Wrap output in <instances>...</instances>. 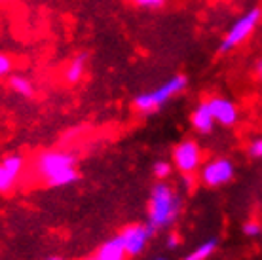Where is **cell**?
Masks as SVG:
<instances>
[{"label":"cell","mask_w":262,"mask_h":260,"mask_svg":"<svg viewBox=\"0 0 262 260\" xmlns=\"http://www.w3.org/2000/svg\"><path fill=\"white\" fill-rule=\"evenodd\" d=\"M181 198L167 182H158L148 202V226L154 232L169 228L181 213Z\"/></svg>","instance_id":"obj_1"},{"label":"cell","mask_w":262,"mask_h":260,"mask_svg":"<svg viewBox=\"0 0 262 260\" xmlns=\"http://www.w3.org/2000/svg\"><path fill=\"white\" fill-rule=\"evenodd\" d=\"M186 90V76L183 74H175L169 80H165L164 84H160L158 88L150 91H144L141 95L135 97L133 104L139 112L143 114H150V112L160 111L164 104H167L173 97H177L179 93H183Z\"/></svg>","instance_id":"obj_2"},{"label":"cell","mask_w":262,"mask_h":260,"mask_svg":"<svg viewBox=\"0 0 262 260\" xmlns=\"http://www.w3.org/2000/svg\"><path fill=\"white\" fill-rule=\"evenodd\" d=\"M260 21H262V8L256 6L247 10L226 31L223 42H221V52H232V50H236L237 46H242L251 34L255 33L256 27L260 25Z\"/></svg>","instance_id":"obj_3"},{"label":"cell","mask_w":262,"mask_h":260,"mask_svg":"<svg viewBox=\"0 0 262 260\" xmlns=\"http://www.w3.org/2000/svg\"><path fill=\"white\" fill-rule=\"evenodd\" d=\"M33 167L36 177L48 182L53 177L61 175L63 171L74 169L76 167V158L72 156L71 152H65V150H46V152L36 156Z\"/></svg>","instance_id":"obj_4"},{"label":"cell","mask_w":262,"mask_h":260,"mask_svg":"<svg viewBox=\"0 0 262 260\" xmlns=\"http://www.w3.org/2000/svg\"><path fill=\"white\" fill-rule=\"evenodd\" d=\"M173 165L184 175H192L202 165V148L196 141L186 139L179 143L173 150Z\"/></svg>","instance_id":"obj_5"},{"label":"cell","mask_w":262,"mask_h":260,"mask_svg":"<svg viewBox=\"0 0 262 260\" xmlns=\"http://www.w3.org/2000/svg\"><path fill=\"white\" fill-rule=\"evenodd\" d=\"M236 175V167H234V162L228 160V158H216V160H211L209 163H205L202 169V182L205 186H211V188H216V186H223V184H228Z\"/></svg>","instance_id":"obj_6"},{"label":"cell","mask_w":262,"mask_h":260,"mask_svg":"<svg viewBox=\"0 0 262 260\" xmlns=\"http://www.w3.org/2000/svg\"><path fill=\"white\" fill-rule=\"evenodd\" d=\"M118 235L124 243L127 256H137L146 249L150 237L154 235V230L148 224H131V226H125Z\"/></svg>","instance_id":"obj_7"},{"label":"cell","mask_w":262,"mask_h":260,"mask_svg":"<svg viewBox=\"0 0 262 260\" xmlns=\"http://www.w3.org/2000/svg\"><path fill=\"white\" fill-rule=\"evenodd\" d=\"M207 106H209L211 114L215 118L216 124L224 125V127H230V125L237 124L239 120V111H237L236 103H232L230 99L226 97H211L205 101Z\"/></svg>","instance_id":"obj_8"},{"label":"cell","mask_w":262,"mask_h":260,"mask_svg":"<svg viewBox=\"0 0 262 260\" xmlns=\"http://www.w3.org/2000/svg\"><path fill=\"white\" fill-rule=\"evenodd\" d=\"M190 122H192V127H194L198 133H203V135L211 133L216 124L215 118H213V114H211V111H209V106H207V103L198 104L196 109H194V112H192Z\"/></svg>","instance_id":"obj_9"},{"label":"cell","mask_w":262,"mask_h":260,"mask_svg":"<svg viewBox=\"0 0 262 260\" xmlns=\"http://www.w3.org/2000/svg\"><path fill=\"white\" fill-rule=\"evenodd\" d=\"M125 256H127V253H125L120 235L105 241L97 251V260H125Z\"/></svg>","instance_id":"obj_10"},{"label":"cell","mask_w":262,"mask_h":260,"mask_svg":"<svg viewBox=\"0 0 262 260\" xmlns=\"http://www.w3.org/2000/svg\"><path fill=\"white\" fill-rule=\"evenodd\" d=\"M85 74V55H78V57H74L65 67V71H63V80H65L67 84H78L80 80L84 78Z\"/></svg>","instance_id":"obj_11"},{"label":"cell","mask_w":262,"mask_h":260,"mask_svg":"<svg viewBox=\"0 0 262 260\" xmlns=\"http://www.w3.org/2000/svg\"><path fill=\"white\" fill-rule=\"evenodd\" d=\"M216 247H219V241H216V237H211V240L203 241L202 245H198L194 251H190V253L186 254L183 260H207V258H211V256L215 254Z\"/></svg>","instance_id":"obj_12"},{"label":"cell","mask_w":262,"mask_h":260,"mask_svg":"<svg viewBox=\"0 0 262 260\" xmlns=\"http://www.w3.org/2000/svg\"><path fill=\"white\" fill-rule=\"evenodd\" d=\"M10 88H12L17 95H23V97H31L34 93L33 82L27 78V76H21V74H15V76L10 78Z\"/></svg>","instance_id":"obj_13"},{"label":"cell","mask_w":262,"mask_h":260,"mask_svg":"<svg viewBox=\"0 0 262 260\" xmlns=\"http://www.w3.org/2000/svg\"><path fill=\"white\" fill-rule=\"evenodd\" d=\"M19 179L21 177H17L15 173H12V171L8 169L6 165L0 163V194H6V192L15 188V184H17Z\"/></svg>","instance_id":"obj_14"},{"label":"cell","mask_w":262,"mask_h":260,"mask_svg":"<svg viewBox=\"0 0 262 260\" xmlns=\"http://www.w3.org/2000/svg\"><path fill=\"white\" fill-rule=\"evenodd\" d=\"M2 165H6L8 169L12 171V173H15L17 177L23 175V171H25L27 167V162H25V158L19 156V154H10V156L6 158H2Z\"/></svg>","instance_id":"obj_15"},{"label":"cell","mask_w":262,"mask_h":260,"mask_svg":"<svg viewBox=\"0 0 262 260\" xmlns=\"http://www.w3.org/2000/svg\"><path fill=\"white\" fill-rule=\"evenodd\" d=\"M243 235H247L251 240H255V237H260L262 235V224L256 221H247L243 224Z\"/></svg>","instance_id":"obj_16"},{"label":"cell","mask_w":262,"mask_h":260,"mask_svg":"<svg viewBox=\"0 0 262 260\" xmlns=\"http://www.w3.org/2000/svg\"><path fill=\"white\" fill-rule=\"evenodd\" d=\"M152 173L156 179H167L171 175V163L167 162H156L152 167Z\"/></svg>","instance_id":"obj_17"},{"label":"cell","mask_w":262,"mask_h":260,"mask_svg":"<svg viewBox=\"0 0 262 260\" xmlns=\"http://www.w3.org/2000/svg\"><path fill=\"white\" fill-rule=\"evenodd\" d=\"M12 59L8 57V55H4V53H0V78H4V76H8L10 72H12Z\"/></svg>","instance_id":"obj_18"},{"label":"cell","mask_w":262,"mask_h":260,"mask_svg":"<svg viewBox=\"0 0 262 260\" xmlns=\"http://www.w3.org/2000/svg\"><path fill=\"white\" fill-rule=\"evenodd\" d=\"M131 2L141 8H160L165 0H131Z\"/></svg>","instance_id":"obj_19"},{"label":"cell","mask_w":262,"mask_h":260,"mask_svg":"<svg viewBox=\"0 0 262 260\" xmlns=\"http://www.w3.org/2000/svg\"><path fill=\"white\" fill-rule=\"evenodd\" d=\"M249 152H251V156L262 158V139H256V141H253V143L249 144Z\"/></svg>","instance_id":"obj_20"},{"label":"cell","mask_w":262,"mask_h":260,"mask_svg":"<svg viewBox=\"0 0 262 260\" xmlns=\"http://www.w3.org/2000/svg\"><path fill=\"white\" fill-rule=\"evenodd\" d=\"M165 245H167V249H177L179 247V237L171 234L169 237H167V241H165Z\"/></svg>","instance_id":"obj_21"},{"label":"cell","mask_w":262,"mask_h":260,"mask_svg":"<svg viewBox=\"0 0 262 260\" xmlns=\"http://www.w3.org/2000/svg\"><path fill=\"white\" fill-rule=\"evenodd\" d=\"M253 72H255V76L258 80H262V59H258L255 63V67H253Z\"/></svg>","instance_id":"obj_22"},{"label":"cell","mask_w":262,"mask_h":260,"mask_svg":"<svg viewBox=\"0 0 262 260\" xmlns=\"http://www.w3.org/2000/svg\"><path fill=\"white\" fill-rule=\"evenodd\" d=\"M8 2H13V0H0V4H8Z\"/></svg>","instance_id":"obj_23"},{"label":"cell","mask_w":262,"mask_h":260,"mask_svg":"<svg viewBox=\"0 0 262 260\" xmlns=\"http://www.w3.org/2000/svg\"><path fill=\"white\" fill-rule=\"evenodd\" d=\"M48 260H63V258H59V256H52V258H48Z\"/></svg>","instance_id":"obj_24"},{"label":"cell","mask_w":262,"mask_h":260,"mask_svg":"<svg viewBox=\"0 0 262 260\" xmlns=\"http://www.w3.org/2000/svg\"><path fill=\"white\" fill-rule=\"evenodd\" d=\"M154 260H167V258H154Z\"/></svg>","instance_id":"obj_25"},{"label":"cell","mask_w":262,"mask_h":260,"mask_svg":"<svg viewBox=\"0 0 262 260\" xmlns=\"http://www.w3.org/2000/svg\"><path fill=\"white\" fill-rule=\"evenodd\" d=\"M88 260H97V256H95V258H88Z\"/></svg>","instance_id":"obj_26"}]
</instances>
